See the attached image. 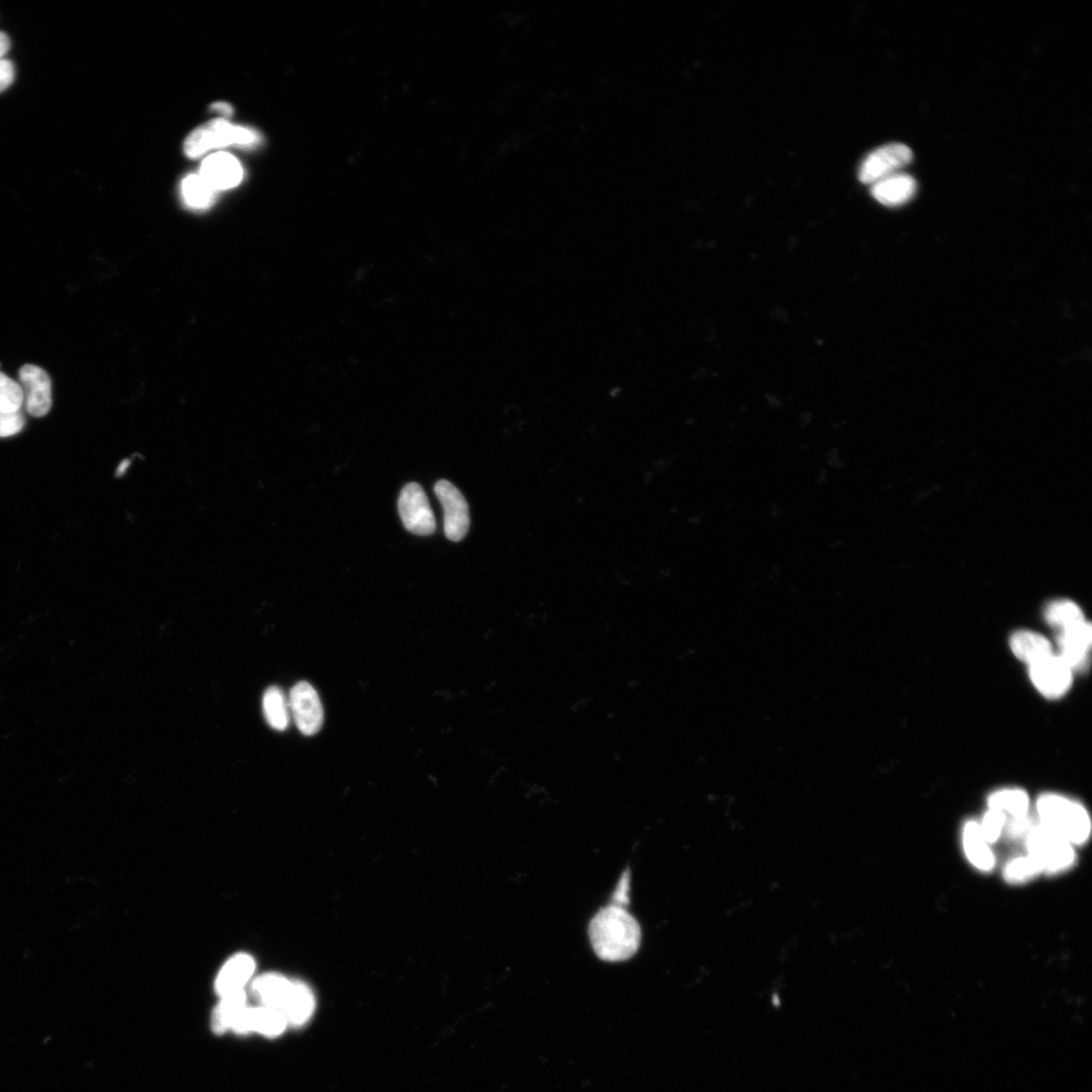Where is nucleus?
Here are the masks:
<instances>
[{
	"label": "nucleus",
	"mask_w": 1092,
	"mask_h": 1092,
	"mask_svg": "<svg viewBox=\"0 0 1092 1092\" xmlns=\"http://www.w3.org/2000/svg\"><path fill=\"white\" fill-rule=\"evenodd\" d=\"M19 374L28 413L38 419L46 417L52 406V383L49 374L34 364L24 365Z\"/></svg>",
	"instance_id": "obj_10"
},
{
	"label": "nucleus",
	"mask_w": 1092,
	"mask_h": 1092,
	"mask_svg": "<svg viewBox=\"0 0 1092 1092\" xmlns=\"http://www.w3.org/2000/svg\"><path fill=\"white\" fill-rule=\"evenodd\" d=\"M201 178L216 192L238 186L243 178V170L238 161L227 154L209 157L202 166Z\"/></svg>",
	"instance_id": "obj_12"
},
{
	"label": "nucleus",
	"mask_w": 1092,
	"mask_h": 1092,
	"mask_svg": "<svg viewBox=\"0 0 1092 1092\" xmlns=\"http://www.w3.org/2000/svg\"><path fill=\"white\" fill-rule=\"evenodd\" d=\"M257 142L258 134L255 131L217 118L198 127L188 136L185 152L189 158L197 159L216 149L229 146L251 147Z\"/></svg>",
	"instance_id": "obj_3"
},
{
	"label": "nucleus",
	"mask_w": 1092,
	"mask_h": 1092,
	"mask_svg": "<svg viewBox=\"0 0 1092 1092\" xmlns=\"http://www.w3.org/2000/svg\"><path fill=\"white\" fill-rule=\"evenodd\" d=\"M249 1021L251 1032L260 1033L266 1037L282 1035L289 1025L282 1011L264 1006L249 1009Z\"/></svg>",
	"instance_id": "obj_20"
},
{
	"label": "nucleus",
	"mask_w": 1092,
	"mask_h": 1092,
	"mask_svg": "<svg viewBox=\"0 0 1092 1092\" xmlns=\"http://www.w3.org/2000/svg\"><path fill=\"white\" fill-rule=\"evenodd\" d=\"M1043 869L1029 855L1013 859L1005 868V878L1010 883L1027 882L1041 874Z\"/></svg>",
	"instance_id": "obj_26"
},
{
	"label": "nucleus",
	"mask_w": 1092,
	"mask_h": 1092,
	"mask_svg": "<svg viewBox=\"0 0 1092 1092\" xmlns=\"http://www.w3.org/2000/svg\"><path fill=\"white\" fill-rule=\"evenodd\" d=\"M1028 855L1047 873H1059L1070 868L1075 861L1072 845L1040 823L1026 837Z\"/></svg>",
	"instance_id": "obj_4"
},
{
	"label": "nucleus",
	"mask_w": 1092,
	"mask_h": 1092,
	"mask_svg": "<svg viewBox=\"0 0 1092 1092\" xmlns=\"http://www.w3.org/2000/svg\"><path fill=\"white\" fill-rule=\"evenodd\" d=\"M16 70L13 62L0 59V93L7 90L15 81Z\"/></svg>",
	"instance_id": "obj_30"
},
{
	"label": "nucleus",
	"mask_w": 1092,
	"mask_h": 1092,
	"mask_svg": "<svg viewBox=\"0 0 1092 1092\" xmlns=\"http://www.w3.org/2000/svg\"><path fill=\"white\" fill-rule=\"evenodd\" d=\"M397 508L402 524L407 531L423 536H429L436 532V517L429 498L420 484L410 483L402 488Z\"/></svg>",
	"instance_id": "obj_5"
},
{
	"label": "nucleus",
	"mask_w": 1092,
	"mask_h": 1092,
	"mask_svg": "<svg viewBox=\"0 0 1092 1092\" xmlns=\"http://www.w3.org/2000/svg\"><path fill=\"white\" fill-rule=\"evenodd\" d=\"M246 1008V995L243 990L233 992L222 997V1001L212 1016V1029L218 1034H224L231 1028L233 1020Z\"/></svg>",
	"instance_id": "obj_21"
},
{
	"label": "nucleus",
	"mask_w": 1092,
	"mask_h": 1092,
	"mask_svg": "<svg viewBox=\"0 0 1092 1092\" xmlns=\"http://www.w3.org/2000/svg\"><path fill=\"white\" fill-rule=\"evenodd\" d=\"M1011 648L1019 659L1029 665L1053 654L1050 641L1044 635L1029 630L1014 633L1011 637Z\"/></svg>",
	"instance_id": "obj_16"
},
{
	"label": "nucleus",
	"mask_w": 1092,
	"mask_h": 1092,
	"mask_svg": "<svg viewBox=\"0 0 1092 1092\" xmlns=\"http://www.w3.org/2000/svg\"><path fill=\"white\" fill-rule=\"evenodd\" d=\"M183 196L193 209H208L214 202L215 191L201 178L190 176L183 183Z\"/></svg>",
	"instance_id": "obj_24"
},
{
	"label": "nucleus",
	"mask_w": 1092,
	"mask_h": 1092,
	"mask_svg": "<svg viewBox=\"0 0 1092 1092\" xmlns=\"http://www.w3.org/2000/svg\"><path fill=\"white\" fill-rule=\"evenodd\" d=\"M25 427V419L21 412L14 414L0 413V438H10L18 435Z\"/></svg>",
	"instance_id": "obj_28"
},
{
	"label": "nucleus",
	"mask_w": 1092,
	"mask_h": 1092,
	"mask_svg": "<svg viewBox=\"0 0 1092 1092\" xmlns=\"http://www.w3.org/2000/svg\"><path fill=\"white\" fill-rule=\"evenodd\" d=\"M1046 621L1060 630L1085 620L1080 607L1070 600L1051 602L1045 610Z\"/></svg>",
	"instance_id": "obj_23"
},
{
	"label": "nucleus",
	"mask_w": 1092,
	"mask_h": 1092,
	"mask_svg": "<svg viewBox=\"0 0 1092 1092\" xmlns=\"http://www.w3.org/2000/svg\"><path fill=\"white\" fill-rule=\"evenodd\" d=\"M255 971V963L249 954L234 956L221 970L215 985L218 995L224 997L243 990Z\"/></svg>",
	"instance_id": "obj_14"
},
{
	"label": "nucleus",
	"mask_w": 1092,
	"mask_h": 1092,
	"mask_svg": "<svg viewBox=\"0 0 1092 1092\" xmlns=\"http://www.w3.org/2000/svg\"><path fill=\"white\" fill-rule=\"evenodd\" d=\"M1007 823V815L997 809H990L984 817L981 829L988 843H995L1001 837Z\"/></svg>",
	"instance_id": "obj_27"
},
{
	"label": "nucleus",
	"mask_w": 1092,
	"mask_h": 1092,
	"mask_svg": "<svg viewBox=\"0 0 1092 1092\" xmlns=\"http://www.w3.org/2000/svg\"><path fill=\"white\" fill-rule=\"evenodd\" d=\"M1040 824L1071 845L1085 843L1091 832L1090 817L1083 805L1057 794H1044L1037 802Z\"/></svg>",
	"instance_id": "obj_2"
},
{
	"label": "nucleus",
	"mask_w": 1092,
	"mask_h": 1092,
	"mask_svg": "<svg viewBox=\"0 0 1092 1092\" xmlns=\"http://www.w3.org/2000/svg\"><path fill=\"white\" fill-rule=\"evenodd\" d=\"M211 108H212V110H214V111H216L218 113H222V114H224L226 116H230L233 113L232 106L230 104L226 103V102L214 103V104H212Z\"/></svg>",
	"instance_id": "obj_33"
},
{
	"label": "nucleus",
	"mask_w": 1092,
	"mask_h": 1092,
	"mask_svg": "<svg viewBox=\"0 0 1092 1092\" xmlns=\"http://www.w3.org/2000/svg\"><path fill=\"white\" fill-rule=\"evenodd\" d=\"M1035 825V821L1028 814L1012 817L1007 827L1008 836L1014 840L1026 838Z\"/></svg>",
	"instance_id": "obj_29"
},
{
	"label": "nucleus",
	"mask_w": 1092,
	"mask_h": 1092,
	"mask_svg": "<svg viewBox=\"0 0 1092 1092\" xmlns=\"http://www.w3.org/2000/svg\"><path fill=\"white\" fill-rule=\"evenodd\" d=\"M589 934L596 954L607 963L630 960L641 939L637 920L622 906L615 904L604 907L594 916Z\"/></svg>",
	"instance_id": "obj_1"
},
{
	"label": "nucleus",
	"mask_w": 1092,
	"mask_h": 1092,
	"mask_svg": "<svg viewBox=\"0 0 1092 1092\" xmlns=\"http://www.w3.org/2000/svg\"><path fill=\"white\" fill-rule=\"evenodd\" d=\"M1030 799L1028 794L1021 789H1003L989 797L991 809H997L1009 813L1012 817L1028 814Z\"/></svg>",
	"instance_id": "obj_22"
},
{
	"label": "nucleus",
	"mask_w": 1092,
	"mask_h": 1092,
	"mask_svg": "<svg viewBox=\"0 0 1092 1092\" xmlns=\"http://www.w3.org/2000/svg\"><path fill=\"white\" fill-rule=\"evenodd\" d=\"M293 982L278 974H268L258 978L252 985V994L264 1007L283 1012L289 998Z\"/></svg>",
	"instance_id": "obj_15"
},
{
	"label": "nucleus",
	"mask_w": 1092,
	"mask_h": 1092,
	"mask_svg": "<svg viewBox=\"0 0 1092 1092\" xmlns=\"http://www.w3.org/2000/svg\"><path fill=\"white\" fill-rule=\"evenodd\" d=\"M916 188L912 177L897 173L872 185L871 194L884 206L899 207L914 197Z\"/></svg>",
	"instance_id": "obj_13"
},
{
	"label": "nucleus",
	"mask_w": 1092,
	"mask_h": 1092,
	"mask_svg": "<svg viewBox=\"0 0 1092 1092\" xmlns=\"http://www.w3.org/2000/svg\"><path fill=\"white\" fill-rule=\"evenodd\" d=\"M24 401L22 385L0 372V413H19Z\"/></svg>",
	"instance_id": "obj_25"
},
{
	"label": "nucleus",
	"mask_w": 1092,
	"mask_h": 1092,
	"mask_svg": "<svg viewBox=\"0 0 1092 1092\" xmlns=\"http://www.w3.org/2000/svg\"><path fill=\"white\" fill-rule=\"evenodd\" d=\"M289 706L295 723L304 736L312 737L321 730L324 711L320 698L310 682L299 681L292 689Z\"/></svg>",
	"instance_id": "obj_8"
},
{
	"label": "nucleus",
	"mask_w": 1092,
	"mask_h": 1092,
	"mask_svg": "<svg viewBox=\"0 0 1092 1092\" xmlns=\"http://www.w3.org/2000/svg\"><path fill=\"white\" fill-rule=\"evenodd\" d=\"M1072 669L1060 657L1051 654L1030 664V677L1045 698L1057 700L1065 696L1072 685Z\"/></svg>",
	"instance_id": "obj_7"
},
{
	"label": "nucleus",
	"mask_w": 1092,
	"mask_h": 1092,
	"mask_svg": "<svg viewBox=\"0 0 1092 1092\" xmlns=\"http://www.w3.org/2000/svg\"><path fill=\"white\" fill-rule=\"evenodd\" d=\"M629 889H630V873L627 870L621 876L619 883L614 891L613 900L615 905L622 906L629 903Z\"/></svg>",
	"instance_id": "obj_31"
},
{
	"label": "nucleus",
	"mask_w": 1092,
	"mask_h": 1092,
	"mask_svg": "<svg viewBox=\"0 0 1092 1092\" xmlns=\"http://www.w3.org/2000/svg\"><path fill=\"white\" fill-rule=\"evenodd\" d=\"M11 48V41L8 35L4 32H0V59H3Z\"/></svg>",
	"instance_id": "obj_32"
},
{
	"label": "nucleus",
	"mask_w": 1092,
	"mask_h": 1092,
	"mask_svg": "<svg viewBox=\"0 0 1092 1092\" xmlns=\"http://www.w3.org/2000/svg\"><path fill=\"white\" fill-rule=\"evenodd\" d=\"M1091 641V624L1086 620L1062 629L1058 635L1059 656L1072 670H1083L1089 663Z\"/></svg>",
	"instance_id": "obj_11"
},
{
	"label": "nucleus",
	"mask_w": 1092,
	"mask_h": 1092,
	"mask_svg": "<svg viewBox=\"0 0 1092 1092\" xmlns=\"http://www.w3.org/2000/svg\"><path fill=\"white\" fill-rule=\"evenodd\" d=\"M435 492L444 508L447 537L455 542L461 541L471 524L467 500L456 486L446 480L438 482Z\"/></svg>",
	"instance_id": "obj_9"
},
{
	"label": "nucleus",
	"mask_w": 1092,
	"mask_h": 1092,
	"mask_svg": "<svg viewBox=\"0 0 1092 1092\" xmlns=\"http://www.w3.org/2000/svg\"><path fill=\"white\" fill-rule=\"evenodd\" d=\"M965 851L970 861L983 871H990L995 866V856L986 841L981 825L970 822L964 832Z\"/></svg>",
	"instance_id": "obj_18"
},
{
	"label": "nucleus",
	"mask_w": 1092,
	"mask_h": 1092,
	"mask_svg": "<svg viewBox=\"0 0 1092 1092\" xmlns=\"http://www.w3.org/2000/svg\"><path fill=\"white\" fill-rule=\"evenodd\" d=\"M315 1011V997L310 988L301 982H293L283 1013L290 1025H305Z\"/></svg>",
	"instance_id": "obj_17"
},
{
	"label": "nucleus",
	"mask_w": 1092,
	"mask_h": 1092,
	"mask_svg": "<svg viewBox=\"0 0 1092 1092\" xmlns=\"http://www.w3.org/2000/svg\"><path fill=\"white\" fill-rule=\"evenodd\" d=\"M263 714L267 724L273 730L284 732L290 726L289 703L279 688L268 689L262 701Z\"/></svg>",
	"instance_id": "obj_19"
},
{
	"label": "nucleus",
	"mask_w": 1092,
	"mask_h": 1092,
	"mask_svg": "<svg viewBox=\"0 0 1092 1092\" xmlns=\"http://www.w3.org/2000/svg\"><path fill=\"white\" fill-rule=\"evenodd\" d=\"M912 158L911 150L904 145L882 147L865 159L860 167L859 180L865 185H874L907 167Z\"/></svg>",
	"instance_id": "obj_6"
}]
</instances>
